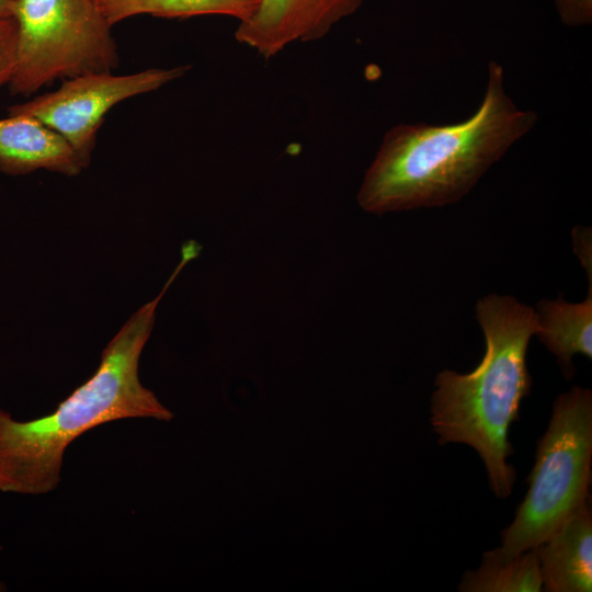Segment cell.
I'll use <instances>...</instances> for the list:
<instances>
[{
    "label": "cell",
    "instance_id": "3",
    "mask_svg": "<svg viewBox=\"0 0 592 592\" xmlns=\"http://www.w3.org/2000/svg\"><path fill=\"white\" fill-rule=\"evenodd\" d=\"M475 316L485 335V355L469 373L443 369L436 375L430 423L440 445L474 448L491 491L506 499L516 478L508 462L513 453L509 432L532 385L526 355L536 331L535 310L513 296L489 294L477 301Z\"/></svg>",
    "mask_w": 592,
    "mask_h": 592
},
{
    "label": "cell",
    "instance_id": "1",
    "mask_svg": "<svg viewBox=\"0 0 592 592\" xmlns=\"http://www.w3.org/2000/svg\"><path fill=\"white\" fill-rule=\"evenodd\" d=\"M504 88L503 67L488 66L483 99L467 119L391 127L365 172L356 200L372 214L441 207L463 198L536 124Z\"/></svg>",
    "mask_w": 592,
    "mask_h": 592
},
{
    "label": "cell",
    "instance_id": "15",
    "mask_svg": "<svg viewBox=\"0 0 592 592\" xmlns=\"http://www.w3.org/2000/svg\"><path fill=\"white\" fill-rule=\"evenodd\" d=\"M574 251L581 260L583 267L589 273V282H592L591 265V234L590 228L577 227L573 230Z\"/></svg>",
    "mask_w": 592,
    "mask_h": 592
},
{
    "label": "cell",
    "instance_id": "13",
    "mask_svg": "<svg viewBox=\"0 0 592 592\" xmlns=\"http://www.w3.org/2000/svg\"><path fill=\"white\" fill-rule=\"evenodd\" d=\"M19 56V27L15 18L0 19V89L14 76Z\"/></svg>",
    "mask_w": 592,
    "mask_h": 592
},
{
    "label": "cell",
    "instance_id": "7",
    "mask_svg": "<svg viewBox=\"0 0 592 592\" xmlns=\"http://www.w3.org/2000/svg\"><path fill=\"white\" fill-rule=\"evenodd\" d=\"M364 0H262L252 18L240 22L236 39L271 58L295 42L317 41Z\"/></svg>",
    "mask_w": 592,
    "mask_h": 592
},
{
    "label": "cell",
    "instance_id": "10",
    "mask_svg": "<svg viewBox=\"0 0 592 592\" xmlns=\"http://www.w3.org/2000/svg\"><path fill=\"white\" fill-rule=\"evenodd\" d=\"M534 310L535 335L556 357L563 375L571 378L574 355L592 358V282L583 301L568 303L559 296L538 301Z\"/></svg>",
    "mask_w": 592,
    "mask_h": 592
},
{
    "label": "cell",
    "instance_id": "12",
    "mask_svg": "<svg viewBox=\"0 0 592 592\" xmlns=\"http://www.w3.org/2000/svg\"><path fill=\"white\" fill-rule=\"evenodd\" d=\"M460 592H539L543 581L536 547L511 558H503L498 548L485 551L476 570L464 572Z\"/></svg>",
    "mask_w": 592,
    "mask_h": 592
},
{
    "label": "cell",
    "instance_id": "6",
    "mask_svg": "<svg viewBox=\"0 0 592 592\" xmlns=\"http://www.w3.org/2000/svg\"><path fill=\"white\" fill-rule=\"evenodd\" d=\"M190 67L149 68L130 75L90 72L64 79L60 87L8 109L10 115L34 116L62 136L90 164L96 133L106 113L117 103L155 91L182 77Z\"/></svg>",
    "mask_w": 592,
    "mask_h": 592
},
{
    "label": "cell",
    "instance_id": "4",
    "mask_svg": "<svg viewBox=\"0 0 592 592\" xmlns=\"http://www.w3.org/2000/svg\"><path fill=\"white\" fill-rule=\"evenodd\" d=\"M591 466L592 392L573 386L555 399L547 430L537 441L527 492L497 547L503 558L537 547L590 502Z\"/></svg>",
    "mask_w": 592,
    "mask_h": 592
},
{
    "label": "cell",
    "instance_id": "2",
    "mask_svg": "<svg viewBox=\"0 0 592 592\" xmlns=\"http://www.w3.org/2000/svg\"><path fill=\"white\" fill-rule=\"evenodd\" d=\"M179 273L174 269L157 297L132 315L102 351L94 374L52 413L19 421L0 409V492L38 496L55 490L65 451L95 426L130 418H172L143 386L138 367L158 304Z\"/></svg>",
    "mask_w": 592,
    "mask_h": 592
},
{
    "label": "cell",
    "instance_id": "16",
    "mask_svg": "<svg viewBox=\"0 0 592 592\" xmlns=\"http://www.w3.org/2000/svg\"><path fill=\"white\" fill-rule=\"evenodd\" d=\"M18 0H0V19L14 18Z\"/></svg>",
    "mask_w": 592,
    "mask_h": 592
},
{
    "label": "cell",
    "instance_id": "8",
    "mask_svg": "<svg viewBox=\"0 0 592 592\" xmlns=\"http://www.w3.org/2000/svg\"><path fill=\"white\" fill-rule=\"evenodd\" d=\"M38 169L75 177L84 167L69 143L34 116L0 118V171L20 175Z\"/></svg>",
    "mask_w": 592,
    "mask_h": 592
},
{
    "label": "cell",
    "instance_id": "5",
    "mask_svg": "<svg viewBox=\"0 0 592 592\" xmlns=\"http://www.w3.org/2000/svg\"><path fill=\"white\" fill-rule=\"evenodd\" d=\"M19 56L9 83L27 96L57 79L117 68V46L93 0H18Z\"/></svg>",
    "mask_w": 592,
    "mask_h": 592
},
{
    "label": "cell",
    "instance_id": "11",
    "mask_svg": "<svg viewBox=\"0 0 592 592\" xmlns=\"http://www.w3.org/2000/svg\"><path fill=\"white\" fill-rule=\"evenodd\" d=\"M111 26L141 14L167 19L227 15L244 22L262 0H93Z\"/></svg>",
    "mask_w": 592,
    "mask_h": 592
},
{
    "label": "cell",
    "instance_id": "9",
    "mask_svg": "<svg viewBox=\"0 0 592 592\" xmlns=\"http://www.w3.org/2000/svg\"><path fill=\"white\" fill-rule=\"evenodd\" d=\"M536 549L544 591L591 592V501L570 515Z\"/></svg>",
    "mask_w": 592,
    "mask_h": 592
},
{
    "label": "cell",
    "instance_id": "14",
    "mask_svg": "<svg viewBox=\"0 0 592 592\" xmlns=\"http://www.w3.org/2000/svg\"><path fill=\"white\" fill-rule=\"evenodd\" d=\"M561 22L577 27L592 22V0H554Z\"/></svg>",
    "mask_w": 592,
    "mask_h": 592
}]
</instances>
